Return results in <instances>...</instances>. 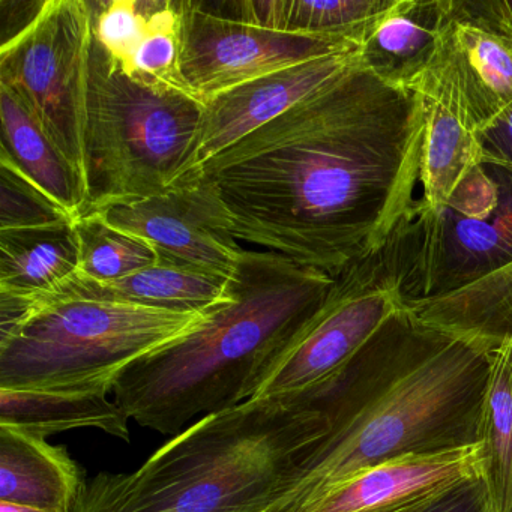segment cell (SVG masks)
<instances>
[{
  "mask_svg": "<svg viewBox=\"0 0 512 512\" xmlns=\"http://www.w3.org/2000/svg\"><path fill=\"white\" fill-rule=\"evenodd\" d=\"M424 100L361 61L197 167L238 241L335 278L415 206Z\"/></svg>",
  "mask_w": 512,
  "mask_h": 512,
  "instance_id": "obj_1",
  "label": "cell"
},
{
  "mask_svg": "<svg viewBox=\"0 0 512 512\" xmlns=\"http://www.w3.org/2000/svg\"><path fill=\"white\" fill-rule=\"evenodd\" d=\"M493 350L406 305L395 311L340 371L298 400L319 409L325 436L266 512H301L385 461L481 445Z\"/></svg>",
  "mask_w": 512,
  "mask_h": 512,
  "instance_id": "obj_2",
  "label": "cell"
},
{
  "mask_svg": "<svg viewBox=\"0 0 512 512\" xmlns=\"http://www.w3.org/2000/svg\"><path fill=\"white\" fill-rule=\"evenodd\" d=\"M332 284L329 275L280 254L245 250L232 299L187 337L130 365L113 398L137 424L173 436L197 416L251 400Z\"/></svg>",
  "mask_w": 512,
  "mask_h": 512,
  "instance_id": "obj_3",
  "label": "cell"
},
{
  "mask_svg": "<svg viewBox=\"0 0 512 512\" xmlns=\"http://www.w3.org/2000/svg\"><path fill=\"white\" fill-rule=\"evenodd\" d=\"M323 436L307 401H245L197 419L134 472L101 473L73 512H266Z\"/></svg>",
  "mask_w": 512,
  "mask_h": 512,
  "instance_id": "obj_4",
  "label": "cell"
},
{
  "mask_svg": "<svg viewBox=\"0 0 512 512\" xmlns=\"http://www.w3.org/2000/svg\"><path fill=\"white\" fill-rule=\"evenodd\" d=\"M203 104L131 73L92 32L86 91V214L166 193L196 163Z\"/></svg>",
  "mask_w": 512,
  "mask_h": 512,
  "instance_id": "obj_5",
  "label": "cell"
},
{
  "mask_svg": "<svg viewBox=\"0 0 512 512\" xmlns=\"http://www.w3.org/2000/svg\"><path fill=\"white\" fill-rule=\"evenodd\" d=\"M211 313L76 296L32 299L28 313L0 331V388L118 382L134 362L187 337Z\"/></svg>",
  "mask_w": 512,
  "mask_h": 512,
  "instance_id": "obj_6",
  "label": "cell"
},
{
  "mask_svg": "<svg viewBox=\"0 0 512 512\" xmlns=\"http://www.w3.org/2000/svg\"><path fill=\"white\" fill-rule=\"evenodd\" d=\"M404 305L442 298L512 263V167L482 158L439 208L397 226Z\"/></svg>",
  "mask_w": 512,
  "mask_h": 512,
  "instance_id": "obj_7",
  "label": "cell"
},
{
  "mask_svg": "<svg viewBox=\"0 0 512 512\" xmlns=\"http://www.w3.org/2000/svg\"><path fill=\"white\" fill-rule=\"evenodd\" d=\"M397 232L334 278L325 301L263 374L251 400H301L340 371L404 307ZM250 401V400H248Z\"/></svg>",
  "mask_w": 512,
  "mask_h": 512,
  "instance_id": "obj_8",
  "label": "cell"
},
{
  "mask_svg": "<svg viewBox=\"0 0 512 512\" xmlns=\"http://www.w3.org/2000/svg\"><path fill=\"white\" fill-rule=\"evenodd\" d=\"M91 40L89 2L46 0L38 19L16 40L0 47V86L19 98L82 176L83 184Z\"/></svg>",
  "mask_w": 512,
  "mask_h": 512,
  "instance_id": "obj_9",
  "label": "cell"
},
{
  "mask_svg": "<svg viewBox=\"0 0 512 512\" xmlns=\"http://www.w3.org/2000/svg\"><path fill=\"white\" fill-rule=\"evenodd\" d=\"M178 85L205 104L283 68L359 49L341 38L290 34L238 16L232 2L173 0Z\"/></svg>",
  "mask_w": 512,
  "mask_h": 512,
  "instance_id": "obj_10",
  "label": "cell"
},
{
  "mask_svg": "<svg viewBox=\"0 0 512 512\" xmlns=\"http://www.w3.org/2000/svg\"><path fill=\"white\" fill-rule=\"evenodd\" d=\"M95 214L151 244L164 262L232 278L244 256L223 203L199 178L148 199L113 203Z\"/></svg>",
  "mask_w": 512,
  "mask_h": 512,
  "instance_id": "obj_11",
  "label": "cell"
},
{
  "mask_svg": "<svg viewBox=\"0 0 512 512\" xmlns=\"http://www.w3.org/2000/svg\"><path fill=\"white\" fill-rule=\"evenodd\" d=\"M412 91L448 107L476 134L512 104V43L448 11L436 56Z\"/></svg>",
  "mask_w": 512,
  "mask_h": 512,
  "instance_id": "obj_12",
  "label": "cell"
},
{
  "mask_svg": "<svg viewBox=\"0 0 512 512\" xmlns=\"http://www.w3.org/2000/svg\"><path fill=\"white\" fill-rule=\"evenodd\" d=\"M359 61V49L313 59L242 83L206 101L193 172L233 143L280 118Z\"/></svg>",
  "mask_w": 512,
  "mask_h": 512,
  "instance_id": "obj_13",
  "label": "cell"
},
{
  "mask_svg": "<svg viewBox=\"0 0 512 512\" xmlns=\"http://www.w3.org/2000/svg\"><path fill=\"white\" fill-rule=\"evenodd\" d=\"M481 472V445L385 461L350 476L301 512H400Z\"/></svg>",
  "mask_w": 512,
  "mask_h": 512,
  "instance_id": "obj_14",
  "label": "cell"
},
{
  "mask_svg": "<svg viewBox=\"0 0 512 512\" xmlns=\"http://www.w3.org/2000/svg\"><path fill=\"white\" fill-rule=\"evenodd\" d=\"M115 385V380H103L76 386L0 388V425L43 439L94 428L128 442L130 418L109 398Z\"/></svg>",
  "mask_w": 512,
  "mask_h": 512,
  "instance_id": "obj_15",
  "label": "cell"
},
{
  "mask_svg": "<svg viewBox=\"0 0 512 512\" xmlns=\"http://www.w3.org/2000/svg\"><path fill=\"white\" fill-rule=\"evenodd\" d=\"M446 19L448 0H395L362 40L361 64L389 85L413 89L436 56Z\"/></svg>",
  "mask_w": 512,
  "mask_h": 512,
  "instance_id": "obj_16",
  "label": "cell"
},
{
  "mask_svg": "<svg viewBox=\"0 0 512 512\" xmlns=\"http://www.w3.org/2000/svg\"><path fill=\"white\" fill-rule=\"evenodd\" d=\"M85 490L65 446L0 425V502L73 512Z\"/></svg>",
  "mask_w": 512,
  "mask_h": 512,
  "instance_id": "obj_17",
  "label": "cell"
},
{
  "mask_svg": "<svg viewBox=\"0 0 512 512\" xmlns=\"http://www.w3.org/2000/svg\"><path fill=\"white\" fill-rule=\"evenodd\" d=\"M53 296L103 299L175 313L206 314L232 299V278L160 260L154 266L107 283L76 275Z\"/></svg>",
  "mask_w": 512,
  "mask_h": 512,
  "instance_id": "obj_18",
  "label": "cell"
},
{
  "mask_svg": "<svg viewBox=\"0 0 512 512\" xmlns=\"http://www.w3.org/2000/svg\"><path fill=\"white\" fill-rule=\"evenodd\" d=\"M79 263L74 221L0 230V292L49 298L79 274Z\"/></svg>",
  "mask_w": 512,
  "mask_h": 512,
  "instance_id": "obj_19",
  "label": "cell"
},
{
  "mask_svg": "<svg viewBox=\"0 0 512 512\" xmlns=\"http://www.w3.org/2000/svg\"><path fill=\"white\" fill-rule=\"evenodd\" d=\"M0 122V152L8 155L73 221L83 217L86 188L82 176L29 115L19 98L5 86H0Z\"/></svg>",
  "mask_w": 512,
  "mask_h": 512,
  "instance_id": "obj_20",
  "label": "cell"
},
{
  "mask_svg": "<svg viewBox=\"0 0 512 512\" xmlns=\"http://www.w3.org/2000/svg\"><path fill=\"white\" fill-rule=\"evenodd\" d=\"M419 319L488 346L512 344V263L442 298L406 305Z\"/></svg>",
  "mask_w": 512,
  "mask_h": 512,
  "instance_id": "obj_21",
  "label": "cell"
},
{
  "mask_svg": "<svg viewBox=\"0 0 512 512\" xmlns=\"http://www.w3.org/2000/svg\"><path fill=\"white\" fill-rule=\"evenodd\" d=\"M395 0H245L232 2L238 16L290 34L341 38L361 46L368 29Z\"/></svg>",
  "mask_w": 512,
  "mask_h": 512,
  "instance_id": "obj_22",
  "label": "cell"
},
{
  "mask_svg": "<svg viewBox=\"0 0 512 512\" xmlns=\"http://www.w3.org/2000/svg\"><path fill=\"white\" fill-rule=\"evenodd\" d=\"M422 100L425 112L424 143L419 170L422 199L415 205L434 209L451 197L466 173L484 155L479 148L476 134L448 107L433 98L422 97Z\"/></svg>",
  "mask_w": 512,
  "mask_h": 512,
  "instance_id": "obj_23",
  "label": "cell"
},
{
  "mask_svg": "<svg viewBox=\"0 0 512 512\" xmlns=\"http://www.w3.org/2000/svg\"><path fill=\"white\" fill-rule=\"evenodd\" d=\"M481 473L496 512H512V344L493 350L482 419Z\"/></svg>",
  "mask_w": 512,
  "mask_h": 512,
  "instance_id": "obj_24",
  "label": "cell"
},
{
  "mask_svg": "<svg viewBox=\"0 0 512 512\" xmlns=\"http://www.w3.org/2000/svg\"><path fill=\"white\" fill-rule=\"evenodd\" d=\"M79 238V277L107 283L160 262L148 242L107 223L100 214H86L74 221Z\"/></svg>",
  "mask_w": 512,
  "mask_h": 512,
  "instance_id": "obj_25",
  "label": "cell"
},
{
  "mask_svg": "<svg viewBox=\"0 0 512 512\" xmlns=\"http://www.w3.org/2000/svg\"><path fill=\"white\" fill-rule=\"evenodd\" d=\"M73 218L0 152V230L70 223Z\"/></svg>",
  "mask_w": 512,
  "mask_h": 512,
  "instance_id": "obj_26",
  "label": "cell"
},
{
  "mask_svg": "<svg viewBox=\"0 0 512 512\" xmlns=\"http://www.w3.org/2000/svg\"><path fill=\"white\" fill-rule=\"evenodd\" d=\"M179 41L172 2H152L145 37L125 67L145 79L178 86Z\"/></svg>",
  "mask_w": 512,
  "mask_h": 512,
  "instance_id": "obj_27",
  "label": "cell"
},
{
  "mask_svg": "<svg viewBox=\"0 0 512 512\" xmlns=\"http://www.w3.org/2000/svg\"><path fill=\"white\" fill-rule=\"evenodd\" d=\"M89 5L95 38L113 58L127 65L145 37L152 2L112 0L89 2Z\"/></svg>",
  "mask_w": 512,
  "mask_h": 512,
  "instance_id": "obj_28",
  "label": "cell"
},
{
  "mask_svg": "<svg viewBox=\"0 0 512 512\" xmlns=\"http://www.w3.org/2000/svg\"><path fill=\"white\" fill-rule=\"evenodd\" d=\"M400 512H496L482 473L461 479Z\"/></svg>",
  "mask_w": 512,
  "mask_h": 512,
  "instance_id": "obj_29",
  "label": "cell"
},
{
  "mask_svg": "<svg viewBox=\"0 0 512 512\" xmlns=\"http://www.w3.org/2000/svg\"><path fill=\"white\" fill-rule=\"evenodd\" d=\"M449 16L512 43V0H448Z\"/></svg>",
  "mask_w": 512,
  "mask_h": 512,
  "instance_id": "obj_30",
  "label": "cell"
},
{
  "mask_svg": "<svg viewBox=\"0 0 512 512\" xmlns=\"http://www.w3.org/2000/svg\"><path fill=\"white\" fill-rule=\"evenodd\" d=\"M484 158L512 167V104L476 133Z\"/></svg>",
  "mask_w": 512,
  "mask_h": 512,
  "instance_id": "obj_31",
  "label": "cell"
},
{
  "mask_svg": "<svg viewBox=\"0 0 512 512\" xmlns=\"http://www.w3.org/2000/svg\"><path fill=\"white\" fill-rule=\"evenodd\" d=\"M44 2H26V0H0V47L22 35L43 11Z\"/></svg>",
  "mask_w": 512,
  "mask_h": 512,
  "instance_id": "obj_32",
  "label": "cell"
},
{
  "mask_svg": "<svg viewBox=\"0 0 512 512\" xmlns=\"http://www.w3.org/2000/svg\"><path fill=\"white\" fill-rule=\"evenodd\" d=\"M0 512H47L29 506L14 505V503L0 502Z\"/></svg>",
  "mask_w": 512,
  "mask_h": 512,
  "instance_id": "obj_33",
  "label": "cell"
}]
</instances>
